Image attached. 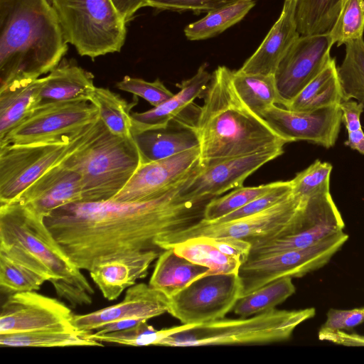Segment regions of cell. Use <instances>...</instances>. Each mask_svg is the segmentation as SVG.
Returning a JSON list of instances; mask_svg holds the SVG:
<instances>
[{"label":"cell","instance_id":"cell-1","mask_svg":"<svg viewBox=\"0 0 364 364\" xmlns=\"http://www.w3.org/2000/svg\"><path fill=\"white\" fill-rule=\"evenodd\" d=\"M150 199L79 202L56 208L44 217L47 227L70 260L81 270L120 255L160 252V240L203 218L214 198L185 200L187 181Z\"/></svg>","mask_w":364,"mask_h":364},{"label":"cell","instance_id":"cell-2","mask_svg":"<svg viewBox=\"0 0 364 364\" xmlns=\"http://www.w3.org/2000/svg\"><path fill=\"white\" fill-rule=\"evenodd\" d=\"M68 43L50 0H0V88L49 73Z\"/></svg>","mask_w":364,"mask_h":364},{"label":"cell","instance_id":"cell-3","mask_svg":"<svg viewBox=\"0 0 364 364\" xmlns=\"http://www.w3.org/2000/svg\"><path fill=\"white\" fill-rule=\"evenodd\" d=\"M232 70L218 66L212 73L196 123L200 164L245 156L289 143L237 95Z\"/></svg>","mask_w":364,"mask_h":364},{"label":"cell","instance_id":"cell-4","mask_svg":"<svg viewBox=\"0 0 364 364\" xmlns=\"http://www.w3.org/2000/svg\"><path fill=\"white\" fill-rule=\"evenodd\" d=\"M0 252L46 276L58 296L73 308L92 303V287L57 242L44 215L17 200L0 205Z\"/></svg>","mask_w":364,"mask_h":364},{"label":"cell","instance_id":"cell-5","mask_svg":"<svg viewBox=\"0 0 364 364\" xmlns=\"http://www.w3.org/2000/svg\"><path fill=\"white\" fill-rule=\"evenodd\" d=\"M316 314L314 308L272 310L249 317L218 319L199 324H182L159 330L156 346L261 345L290 338L294 329Z\"/></svg>","mask_w":364,"mask_h":364},{"label":"cell","instance_id":"cell-6","mask_svg":"<svg viewBox=\"0 0 364 364\" xmlns=\"http://www.w3.org/2000/svg\"><path fill=\"white\" fill-rule=\"evenodd\" d=\"M81 178L82 202L112 200L141 165L133 137L112 133L104 124L89 143L63 162Z\"/></svg>","mask_w":364,"mask_h":364},{"label":"cell","instance_id":"cell-7","mask_svg":"<svg viewBox=\"0 0 364 364\" xmlns=\"http://www.w3.org/2000/svg\"><path fill=\"white\" fill-rule=\"evenodd\" d=\"M102 125L100 119L61 140L0 146V205L15 200L41 175L92 141Z\"/></svg>","mask_w":364,"mask_h":364},{"label":"cell","instance_id":"cell-8","mask_svg":"<svg viewBox=\"0 0 364 364\" xmlns=\"http://www.w3.org/2000/svg\"><path fill=\"white\" fill-rule=\"evenodd\" d=\"M66 41L92 59L119 52L127 22L112 0H50Z\"/></svg>","mask_w":364,"mask_h":364},{"label":"cell","instance_id":"cell-9","mask_svg":"<svg viewBox=\"0 0 364 364\" xmlns=\"http://www.w3.org/2000/svg\"><path fill=\"white\" fill-rule=\"evenodd\" d=\"M305 200L293 194L276 205L257 213L228 222L200 220L181 230L163 237L161 250L195 237H230L252 242L279 238L298 232L303 224Z\"/></svg>","mask_w":364,"mask_h":364},{"label":"cell","instance_id":"cell-10","mask_svg":"<svg viewBox=\"0 0 364 364\" xmlns=\"http://www.w3.org/2000/svg\"><path fill=\"white\" fill-rule=\"evenodd\" d=\"M343 230L308 247L284 251L264 257L249 258L238 275L242 296L282 277H301L326 265L348 240Z\"/></svg>","mask_w":364,"mask_h":364},{"label":"cell","instance_id":"cell-11","mask_svg":"<svg viewBox=\"0 0 364 364\" xmlns=\"http://www.w3.org/2000/svg\"><path fill=\"white\" fill-rule=\"evenodd\" d=\"M242 295L237 273L208 274L168 298V313L186 325L222 319Z\"/></svg>","mask_w":364,"mask_h":364},{"label":"cell","instance_id":"cell-12","mask_svg":"<svg viewBox=\"0 0 364 364\" xmlns=\"http://www.w3.org/2000/svg\"><path fill=\"white\" fill-rule=\"evenodd\" d=\"M100 119L97 107L88 100L39 105L0 141V146L61 140L76 134Z\"/></svg>","mask_w":364,"mask_h":364},{"label":"cell","instance_id":"cell-13","mask_svg":"<svg viewBox=\"0 0 364 364\" xmlns=\"http://www.w3.org/2000/svg\"><path fill=\"white\" fill-rule=\"evenodd\" d=\"M283 152V148H276L199 163L197 169L183 186L180 196L185 200L216 198L230 189L242 186L248 176Z\"/></svg>","mask_w":364,"mask_h":364},{"label":"cell","instance_id":"cell-14","mask_svg":"<svg viewBox=\"0 0 364 364\" xmlns=\"http://www.w3.org/2000/svg\"><path fill=\"white\" fill-rule=\"evenodd\" d=\"M343 228L342 216L331 193L318 194L305 200L303 225L298 232L252 242L249 258L308 247L342 231Z\"/></svg>","mask_w":364,"mask_h":364},{"label":"cell","instance_id":"cell-15","mask_svg":"<svg viewBox=\"0 0 364 364\" xmlns=\"http://www.w3.org/2000/svg\"><path fill=\"white\" fill-rule=\"evenodd\" d=\"M74 314L63 302L36 291L11 294L1 306L0 334L75 328Z\"/></svg>","mask_w":364,"mask_h":364},{"label":"cell","instance_id":"cell-16","mask_svg":"<svg viewBox=\"0 0 364 364\" xmlns=\"http://www.w3.org/2000/svg\"><path fill=\"white\" fill-rule=\"evenodd\" d=\"M333 45L327 33L300 35L280 62L274 78L285 107L332 58Z\"/></svg>","mask_w":364,"mask_h":364},{"label":"cell","instance_id":"cell-17","mask_svg":"<svg viewBox=\"0 0 364 364\" xmlns=\"http://www.w3.org/2000/svg\"><path fill=\"white\" fill-rule=\"evenodd\" d=\"M260 117L289 143L306 141L326 149L336 144L343 122L340 105L309 111H294L274 105Z\"/></svg>","mask_w":364,"mask_h":364},{"label":"cell","instance_id":"cell-18","mask_svg":"<svg viewBox=\"0 0 364 364\" xmlns=\"http://www.w3.org/2000/svg\"><path fill=\"white\" fill-rule=\"evenodd\" d=\"M199 163L200 148L197 146L168 158L141 164L112 200L133 202L161 195L188 180Z\"/></svg>","mask_w":364,"mask_h":364},{"label":"cell","instance_id":"cell-19","mask_svg":"<svg viewBox=\"0 0 364 364\" xmlns=\"http://www.w3.org/2000/svg\"><path fill=\"white\" fill-rule=\"evenodd\" d=\"M168 298L144 283L127 289L118 304L82 315H74L73 326L82 331L97 330L109 323L129 319L148 321L168 312Z\"/></svg>","mask_w":364,"mask_h":364},{"label":"cell","instance_id":"cell-20","mask_svg":"<svg viewBox=\"0 0 364 364\" xmlns=\"http://www.w3.org/2000/svg\"><path fill=\"white\" fill-rule=\"evenodd\" d=\"M211 77L207 64L201 65L193 77L176 85L180 91L170 99L149 110L132 112V134L165 127L171 121L195 127L197 119L188 116L186 111L194 107L196 98L204 97Z\"/></svg>","mask_w":364,"mask_h":364},{"label":"cell","instance_id":"cell-21","mask_svg":"<svg viewBox=\"0 0 364 364\" xmlns=\"http://www.w3.org/2000/svg\"><path fill=\"white\" fill-rule=\"evenodd\" d=\"M15 200L45 217L61 206L82 202L80 176L60 164L41 175Z\"/></svg>","mask_w":364,"mask_h":364},{"label":"cell","instance_id":"cell-22","mask_svg":"<svg viewBox=\"0 0 364 364\" xmlns=\"http://www.w3.org/2000/svg\"><path fill=\"white\" fill-rule=\"evenodd\" d=\"M296 0H284L280 15L255 53L240 71L274 75L280 62L300 36L295 18Z\"/></svg>","mask_w":364,"mask_h":364},{"label":"cell","instance_id":"cell-23","mask_svg":"<svg viewBox=\"0 0 364 364\" xmlns=\"http://www.w3.org/2000/svg\"><path fill=\"white\" fill-rule=\"evenodd\" d=\"M160 253L149 250L117 256L95 264L89 273L103 296L115 300L136 280L147 275L151 264Z\"/></svg>","mask_w":364,"mask_h":364},{"label":"cell","instance_id":"cell-24","mask_svg":"<svg viewBox=\"0 0 364 364\" xmlns=\"http://www.w3.org/2000/svg\"><path fill=\"white\" fill-rule=\"evenodd\" d=\"M141 164L168 158L199 146L194 127L171 121L166 126L132 134Z\"/></svg>","mask_w":364,"mask_h":364},{"label":"cell","instance_id":"cell-25","mask_svg":"<svg viewBox=\"0 0 364 364\" xmlns=\"http://www.w3.org/2000/svg\"><path fill=\"white\" fill-rule=\"evenodd\" d=\"M95 87L91 73L64 59L43 77L37 106L59 102L90 101Z\"/></svg>","mask_w":364,"mask_h":364},{"label":"cell","instance_id":"cell-26","mask_svg":"<svg viewBox=\"0 0 364 364\" xmlns=\"http://www.w3.org/2000/svg\"><path fill=\"white\" fill-rule=\"evenodd\" d=\"M210 273L209 268L191 262L171 248L159 255L149 285L171 298L196 279Z\"/></svg>","mask_w":364,"mask_h":364},{"label":"cell","instance_id":"cell-27","mask_svg":"<svg viewBox=\"0 0 364 364\" xmlns=\"http://www.w3.org/2000/svg\"><path fill=\"white\" fill-rule=\"evenodd\" d=\"M43 77L0 88V141L38 105Z\"/></svg>","mask_w":364,"mask_h":364},{"label":"cell","instance_id":"cell-28","mask_svg":"<svg viewBox=\"0 0 364 364\" xmlns=\"http://www.w3.org/2000/svg\"><path fill=\"white\" fill-rule=\"evenodd\" d=\"M343 92L335 58L313 78L285 107L294 111H309L340 105Z\"/></svg>","mask_w":364,"mask_h":364},{"label":"cell","instance_id":"cell-29","mask_svg":"<svg viewBox=\"0 0 364 364\" xmlns=\"http://www.w3.org/2000/svg\"><path fill=\"white\" fill-rule=\"evenodd\" d=\"M90 334L91 331H82L76 328L0 334V345L18 348L104 346L103 343L91 338Z\"/></svg>","mask_w":364,"mask_h":364},{"label":"cell","instance_id":"cell-30","mask_svg":"<svg viewBox=\"0 0 364 364\" xmlns=\"http://www.w3.org/2000/svg\"><path fill=\"white\" fill-rule=\"evenodd\" d=\"M174 252L193 263L208 267L210 274L237 273L242 262L220 252L208 237H195L174 245Z\"/></svg>","mask_w":364,"mask_h":364},{"label":"cell","instance_id":"cell-31","mask_svg":"<svg viewBox=\"0 0 364 364\" xmlns=\"http://www.w3.org/2000/svg\"><path fill=\"white\" fill-rule=\"evenodd\" d=\"M233 86L243 102L259 115L268 107L280 105L274 75L232 71Z\"/></svg>","mask_w":364,"mask_h":364},{"label":"cell","instance_id":"cell-32","mask_svg":"<svg viewBox=\"0 0 364 364\" xmlns=\"http://www.w3.org/2000/svg\"><path fill=\"white\" fill-rule=\"evenodd\" d=\"M255 5V0H243L210 11L186 26L184 34L190 41L214 37L242 20Z\"/></svg>","mask_w":364,"mask_h":364},{"label":"cell","instance_id":"cell-33","mask_svg":"<svg viewBox=\"0 0 364 364\" xmlns=\"http://www.w3.org/2000/svg\"><path fill=\"white\" fill-rule=\"evenodd\" d=\"M295 291L292 277H282L239 298L232 311L241 317L259 314L275 309Z\"/></svg>","mask_w":364,"mask_h":364},{"label":"cell","instance_id":"cell-34","mask_svg":"<svg viewBox=\"0 0 364 364\" xmlns=\"http://www.w3.org/2000/svg\"><path fill=\"white\" fill-rule=\"evenodd\" d=\"M90 102L97 107L100 119L112 133L132 136L131 110L137 104L136 96L132 102H128L107 88L96 87Z\"/></svg>","mask_w":364,"mask_h":364},{"label":"cell","instance_id":"cell-35","mask_svg":"<svg viewBox=\"0 0 364 364\" xmlns=\"http://www.w3.org/2000/svg\"><path fill=\"white\" fill-rule=\"evenodd\" d=\"M345 0H296L295 18L300 35L327 33Z\"/></svg>","mask_w":364,"mask_h":364},{"label":"cell","instance_id":"cell-36","mask_svg":"<svg viewBox=\"0 0 364 364\" xmlns=\"http://www.w3.org/2000/svg\"><path fill=\"white\" fill-rule=\"evenodd\" d=\"M342 64L337 68L343 101L356 100L364 104L363 37L347 42Z\"/></svg>","mask_w":364,"mask_h":364},{"label":"cell","instance_id":"cell-37","mask_svg":"<svg viewBox=\"0 0 364 364\" xmlns=\"http://www.w3.org/2000/svg\"><path fill=\"white\" fill-rule=\"evenodd\" d=\"M49 282L44 274L22 261L0 252V288L1 293H15L38 290Z\"/></svg>","mask_w":364,"mask_h":364},{"label":"cell","instance_id":"cell-38","mask_svg":"<svg viewBox=\"0 0 364 364\" xmlns=\"http://www.w3.org/2000/svg\"><path fill=\"white\" fill-rule=\"evenodd\" d=\"M364 0H345L338 16L327 33L331 44L338 46L363 37Z\"/></svg>","mask_w":364,"mask_h":364},{"label":"cell","instance_id":"cell-39","mask_svg":"<svg viewBox=\"0 0 364 364\" xmlns=\"http://www.w3.org/2000/svg\"><path fill=\"white\" fill-rule=\"evenodd\" d=\"M277 182L252 187L240 186L224 196L214 198L205 205L203 219L214 221L227 215L267 193Z\"/></svg>","mask_w":364,"mask_h":364},{"label":"cell","instance_id":"cell-40","mask_svg":"<svg viewBox=\"0 0 364 364\" xmlns=\"http://www.w3.org/2000/svg\"><path fill=\"white\" fill-rule=\"evenodd\" d=\"M333 166L330 163L316 160L291 179L292 194L302 200L330 192Z\"/></svg>","mask_w":364,"mask_h":364},{"label":"cell","instance_id":"cell-41","mask_svg":"<svg viewBox=\"0 0 364 364\" xmlns=\"http://www.w3.org/2000/svg\"><path fill=\"white\" fill-rule=\"evenodd\" d=\"M159 330L143 321L138 325L119 331L107 333H91L90 338L100 342L132 346H156Z\"/></svg>","mask_w":364,"mask_h":364},{"label":"cell","instance_id":"cell-42","mask_svg":"<svg viewBox=\"0 0 364 364\" xmlns=\"http://www.w3.org/2000/svg\"><path fill=\"white\" fill-rule=\"evenodd\" d=\"M291 194L292 187L290 181H278L277 186L273 189L263 196L227 215L216 220L209 222H228L257 213L276 205L289 197Z\"/></svg>","mask_w":364,"mask_h":364},{"label":"cell","instance_id":"cell-43","mask_svg":"<svg viewBox=\"0 0 364 364\" xmlns=\"http://www.w3.org/2000/svg\"><path fill=\"white\" fill-rule=\"evenodd\" d=\"M117 87L120 90L143 98L154 107L159 106L174 95L159 79L149 82L141 78L125 75L117 83Z\"/></svg>","mask_w":364,"mask_h":364},{"label":"cell","instance_id":"cell-44","mask_svg":"<svg viewBox=\"0 0 364 364\" xmlns=\"http://www.w3.org/2000/svg\"><path fill=\"white\" fill-rule=\"evenodd\" d=\"M243 0H144L145 6L173 11L210 12Z\"/></svg>","mask_w":364,"mask_h":364},{"label":"cell","instance_id":"cell-45","mask_svg":"<svg viewBox=\"0 0 364 364\" xmlns=\"http://www.w3.org/2000/svg\"><path fill=\"white\" fill-rule=\"evenodd\" d=\"M326 316V321L320 329L350 330L364 322V307L349 310L330 309Z\"/></svg>","mask_w":364,"mask_h":364},{"label":"cell","instance_id":"cell-46","mask_svg":"<svg viewBox=\"0 0 364 364\" xmlns=\"http://www.w3.org/2000/svg\"><path fill=\"white\" fill-rule=\"evenodd\" d=\"M208 237L220 252L240 260L242 263L250 257L252 244L246 240L230 237Z\"/></svg>","mask_w":364,"mask_h":364},{"label":"cell","instance_id":"cell-47","mask_svg":"<svg viewBox=\"0 0 364 364\" xmlns=\"http://www.w3.org/2000/svg\"><path fill=\"white\" fill-rule=\"evenodd\" d=\"M342 111V122L347 132L361 129L360 115L364 109V104L356 100H348L340 104Z\"/></svg>","mask_w":364,"mask_h":364},{"label":"cell","instance_id":"cell-48","mask_svg":"<svg viewBox=\"0 0 364 364\" xmlns=\"http://www.w3.org/2000/svg\"><path fill=\"white\" fill-rule=\"evenodd\" d=\"M318 338L321 341H326L347 346H364V336L347 333L343 330L327 331L320 329Z\"/></svg>","mask_w":364,"mask_h":364},{"label":"cell","instance_id":"cell-49","mask_svg":"<svg viewBox=\"0 0 364 364\" xmlns=\"http://www.w3.org/2000/svg\"><path fill=\"white\" fill-rule=\"evenodd\" d=\"M112 1L127 23L133 18L139 9L145 6L144 0H112Z\"/></svg>","mask_w":364,"mask_h":364},{"label":"cell","instance_id":"cell-50","mask_svg":"<svg viewBox=\"0 0 364 364\" xmlns=\"http://www.w3.org/2000/svg\"><path fill=\"white\" fill-rule=\"evenodd\" d=\"M145 320L140 319H129L115 321L102 326L97 330V333H107L114 331L125 330L138 325L139 323Z\"/></svg>","mask_w":364,"mask_h":364},{"label":"cell","instance_id":"cell-51","mask_svg":"<svg viewBox=\"0 0 364 364\" xmlns=\"http://www.w3.org/2000/svg\"><path fill=\"white\" fill-rule=\"evenodd\" d=\"M345 145L364 154V132L361 129L348 132V139Z\"/></svg>","mask_w":364,"mask_h":364}]
</instances>
